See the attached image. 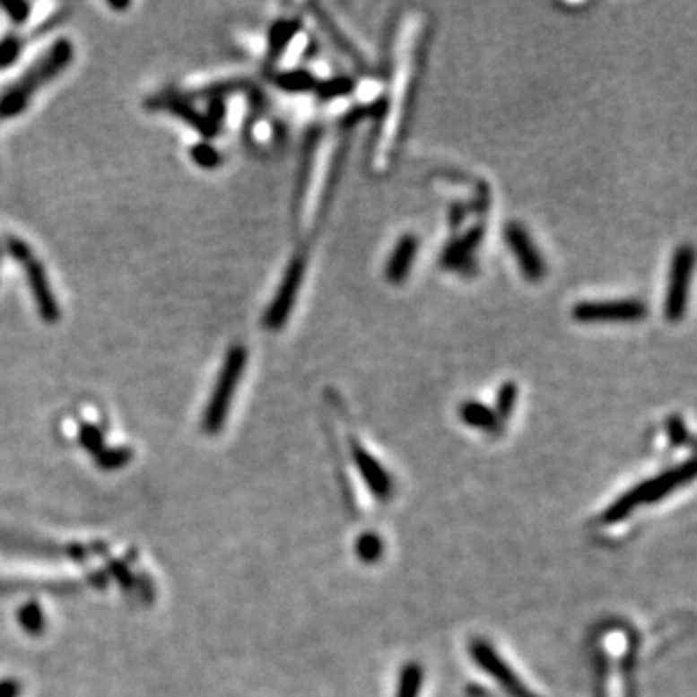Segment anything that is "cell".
<instances>
[{
  "label": "cell",
  "mask_w": 697,
  "mask_h": 697,
  "mask_svg": "<svg viewBox=\"0 0 697 697\" xmlns=\"http://www.w3.org/2000/svg\"><path fill=\"white\" fill-rule=\"evenodd\" d=\"M74 58V47L68 39H58L53 47L30 66L18 82H14L0 95V122L14 118L26 111L28 105L41 88L53 82L60 72L66 70Z\"/></svg>",
  "instance_id": "obj_1"
},
{
  "label": "cell",
  "mask_w": 697,
  "mask_h": 697,
  "mask_svg": "<svg viewBox=\"0 0 697 697\" xmlns=\"http://www.w3.org/2000/svg\"><path fill=\"white\" fill-rule=\"evenodd\" d=\"M695 475L693 459H688L686 463L678 465V467L660 473L653 479H647L633 486L632 491L622 494L618 500L606 508V511L601 516L603 523H618L626 519L630 513L638 508L640 504H653L658 500L667 498L672 491H676L684 483H690Z\"/></svg>",
  "instance_id": "obj_2"
},
{
  "label": "cell",
  "mask_w": 697,
  "mask_h": 697,
  "mask_svg": "<svg viewBox=\"0 0 697 697\" xmlns=\"http://www.w3.org/2000/svg\"><path fill=\"white\" fill-rule=\"evenodd\" d=\"M247 361H248V353L242 345H235L229 349L204 413V431L207 434H217L223 428L231 401L235 397L242 372L247 369Z\"/></svg>",
  "instance_id": "obj_3"
},
{
  "label": "cell",
  "mask_w": 697,
  "mask_h": 697,
  "mask_svg": "<svg viewBox=\"0 0 697 697\" xmlns=\"http://www.w3.org/2000/svg\"><path fill=\"white\" fill-rule=\"evenodd\" d=\"M6 250L22 264L39 316L45 322L55 324L60 318V310H58V302L55 299L53 287L48 283L43 264L38 260V256L31 252L28 244L22 242L20 239H14V237L6 239Z\"/></svg>",
  "instance_id": "obj_4"
},
{
  "label": "cell",
  "mask_w": 697,
  "mask_h": 697,
  "mask_svg": "<svg viewBox=\"0 0 697 697\" xmlns=\"http://www.w3.org/2000/svg\"><path fill=\"white\" fill-rule=\"evenodd\" d=\"M693 272V248L690 244H682L672 256L670 279L665 297V318L668 322H680L686 316L690 285Z\"/></svg>",
  "instance_id": "obj_5"
},
{
  "label": "cell",
  "mask_w": 697,
  "mask_h": 697,
  "mask_svg": "<svg viewBox=\"0 0 697 697\" xmlns=\"http://www.w3.org/2000/svg\"><path fill=\"white\" fill-rule=\"evenodd\" d=\"M647 316L645 302L638 299L620 301H583L571 309V318L578 322H640Z\"/></svg>",
  "instance_id": "obj_6"
},
{
  "label": "cell",
  "mask_w": 697,
  "mask_h": 697,
  "mask_svg": "<svg viewBox=\"0 0 697 697\" xmlns=\"http://www.w3.org/2000/svg\"><path fill=\"white\" fill-rule=\"evenodd\" d=\"M304 270H307V262H304V258H301V256L292 258L285 270V275L281 279L275 297L270 302V307H267L264 316V326L267 329H272V332H277V329L283 327L285 322L289 320L302 285Z\"/></svg>",
  "instance_id": "obj_7"
},
{
  "label": "cell",
  "mask_w": 697,
  "mask_h": 697,
  "mask_svg": "<svg viewBox=\"0 0 697 697\" xmlns=\"http://www.w3.org/2000/svg\"><path fill=\"white\" fill-rule=\"evenodd\" d=\"M469 653L479 668H483L486 675H491L511 697H535L529 688L523 686L516 672L504 663V658L494 651L491 643L484 640H473L469 645Z\"/></svg>",
  "instance_id": "obj_8"
},
{
  "label": "cell",
  "mask_w": 697,
  "mask_h": 697,
  "mask_svg": "<svg viewBox=\"0 0 697 697\" xmlns=\"http://www.w3.org/2000/svg\"><path fill=\"white\" fill-rule=\"evenodd\" d=\"M504 239L513 256H516L523 277L531 281V283H539V281L546 275V266L541 252L536 250L533 239L529 237V232L519 223H508L504 231Z\"/></svg>",
  "instance_id": "obj_9"
},
{
  "label": "cell",
  "mask_w": 697,
  "mask_h": 697,
  "mask_svg": "<svg viewBox=\"0 0 697 697\" xmlns=\"http://www.w3.org/2000/svg\"><path fill=\"white\" fill-rule=\"evenodd\" d=\"M351 456L354 459V467L359 469L370 492H374L378 500H389L391 492H394V481H391V475L382 467V463L359 442H354V440H351Z\"/></svg>",
  "instance_id": "obj_10"
},
{
  "label": "cell",
  "mask_w": 697,
  "mask_h": 697,
  "mask_svg": "<svg viewBox=\"0 0 697 697\" xmlns=\"http://www.w3.org/2000/svg\"><path fill=\"white\" fill-rule=\"evenodd\" d=\"M417 250H419V240L414 235H403L397 240L396 248L391 252L389 260L386 264V279L389 283L399 285L407 279L414 262V256H417Z\"/></svg>",
  "instance_id": "obj_11"
},
{
  "label": "cell",
  "mask_w": 697,
  "mask_h": 697,
  "mask_svg": "<svg viewBox=\"0 0 697 697\" xmlns=\"http://www.w3.org/2000/svg\"><path fill=\"white\" fill-rule=\"evenodd\" d=\"M483 240V227H473L469 232L457 240H454L446 248L442 256V266L448 270H465V266L471 264V254L479 247Z\"/></svg>",
  "instance_id": "obj_12"
},
{
  "label": "cell",
  "mask_w": 697,
  "mask_h": 697,
  "mask_svg": "<svg viewBox=\"0 0 697 697\" xmlns=\"http://www.w3.org/2000/svg\"><path fill=\"white\" fill-rule=\"evenodd\" d=\"M459 419L465 424H469L473 428H481V431H488V432H498L500 423H502L498 419L494 409L484 405L481 401H473V399L461 403Z\"/></svg>",
  "instance_id": "obj_13"
},
{
  "label": "cell",
  "mask_w": 697,
  "mask_h": 697,
  "mask_svg": "<svg viewBox=\"0 0 697 697\" xmlns=\"http://www.w3.org/2000/svg\"><path fill=\"white\" fill-rule=\"evenodd\" d=\"M301 22L299 20H279L270 30V57H277L285 51V47L292 41L299 33Z\"/></svg>",
  "instance_id": "obj_14"
},
{
  "label": "cell",
  "mask_w": 697,
  "mask_h": 697,
  "mask_svg": "<svg viewBox=\"0 0 697 697\" xmlns=\"http://www.w3.org/2000/svg\"><path fill=\"white\" fill-rule=\"evenodd\" d=\"M275 83L281 90L291 91V93H302V91H312L316 90V78L310 74L309 70H291L279 74Z\"/></svg>",
  "instance_id": "obj_15"
},
{
  "label": "cell",
  "mask_w": 697,
  "mask_h": 697,
  "mask_svg": "<svg viewBox=\"0 0 697 697\" xmlns=\"http://www.w3.org/2000/svg\"><path fill=\"white\" fill-rule=\"evenodd\" d=\"M423 667L417 663H409L405 668H401L396 697H419L423 688Z\"/></svg>",
  "instance_id": "obj_16"
},
{
  "label": "cell",
  "mask_w": 697,
  "mask_h": 697,
  "mask_svg": "<svg viewBox=\"0 0 697 697\" xmlns=\"http://www.w3.org/2000/svg\"><path fill=\"white\" fill-rule=\"evenodd\" d=\"M354 553L359 554L364 564H374L384 554V541L376 533H364L354 545Z\"/></svg>",
  "instance_id": "obj_17"
},
{
  "label": "cell",
  "mask_w": 697,
  "mask_h": 697,
  "mask_svg": "<svg viewBox=\"0 0 697 697\" xmlns=\"http://www.w3.org/2000/svg\"><path fill=\"white\" fill-rule=\"evenodd\" d=\"M132 459V449L130 448H125V446H118V448H103L100 454L95 456V461L97 465L103 471H117V469H122L125 465H128V461Z\"/></svg>",
  "instance_id": "obj_18"
},
{
  "label": "cell",
  "mask_w": 697,
  "mask_h": 697,
  "mask_svg": "<svg viewBox=\"0 0 697 697\" xmlns=\"http://www.w3.org/2000/svg\"><path fill=\"white\" fill-rule=\"evenodd\" d=\"M354 90V82L349 76H335L332 80L318 82L316 91L320 100H335V97L349 95Z\"/></svg>",
  "instance_id": "obj_19"
},
{
  "label": "cell",
  "mask_w": 697,
  "mask_h": 697,
  "mask_svg": "<svg viewBox=\"0 0 697 697\" xmlns=\"http://www.w3.org/2000/svg\"><path fill=\"white\" fill-rule=\"evenodd\" d=\"M20 626L31 635H38L45 630V614L38 603H28L20 608L18 613Z\"/></svg>",
  "instance_id": "obj_20"
},
{
  "label": "cell",
  "mask_w": 697,
  "mask_h": 697,
  "mask_svg": "<svg viewBox=\"0 0 697 697\" xmlns=\"http://www.w3.org/2000/svg\"><path fill=\"white\" fill-rule=\"evenodd\" d=\"M518 403V384L516 382H504L498 389L496 396V409L494 413L498 414L500 421H506L510 414L516 409Z\"/></svg>",
  "instance_id": "obj_21"
},
{
  "label": "cell",
  "mask_w": 697,
  "mask_h": 697,
  "mask_svg": "<svg viewBox=\"0 0 697 697\" xmlns=\"http://www.w3.org/2000/svg\"><path fill=\"white\" fill-rule=\"evenodd\" d=\"M80 444L85 451H90L91 456H97L105 448L103 432L95 424H82L80 426Z\"/></svg>",
  "instance_id": "obj_22"
},
{
  "label": "cell",
  "mask_w": 697,
  "mask_h": 697,
  "mask_svg": "<svg viewBox=\"0 0 697 697\" xmlns=\"http://www.w3.org/2000/svg\"><path fill=\"white\" fill-rule=\"evenodd\" d=\"M665 428H667V434H668V440H670L672 446H684V444L690 442V431L680 414H670L665 423Z\"/></svg>",
  "instance_id": "obj_23"
},
{
  "label": "cell",
  "mask_w": 697,
  "mask_h": 697,
  "mask_svg": "<svg viewBox=\"0 0 697 697\" xmlns=\"http://www.w3.org/2000/svg\"><path fill=\"white\" fill-rule=\"evenodd\" d=\"M22 39L18 35H8L6 39L0 41V68H8L22 53Z\"/></svg>",
  "instance_id": "obj_24"
},
{
  "label": "cell",
  "mask_w": 697,
  "mask_h": 697,
  "mask_svg": "<svg viewBox=\"0 0 697 697\" xmlns=\"http://www.w3.org/2000/svg\"><path fill=\"white\" fill-rule=\"evenodd\" d=\"M0 8L6 12L8 20L14 23V26H23V23L28 22L31 12V4L22 3V0H14V3H0Z\"/></svg>",
  "instance_id": "obj_25"
},
{
  "label": "cell",
  "mask_w": 697,
  "mask_h": 697,
  "mask_svg": "<svg viewBox=\"0 0 697 697\" xmlns=\"http://www.w3.org/2000/svg\"><path fill=\"white\" fill-rule=\"evenodd\" d=\"M192 157H194V161L202 167H213L215 163H219V153L213 148H210L207 144L196 145V148L192 150Z\"/></svg>",
  "instance_id": "obj_26"
},
{
  "label": "cell",
  "mask_w": 697,
  "mask_h": 697,
  "mask_svg": "<svg viewBox=\"0 0 697 697\" xmlns=\"http://www.w3.org/2000/svg\"><path fill=\"white\" fill-rule=\"evenodd\" d=\"M109 568H111V576L120 583V587L130 589V587L134 585L132 571L125 564H120V562H111V566Z\"/></svg>",
  "instance_id": "obj_27"
},
{
  "label": "cell",
  "mask_w": 697,
  "mask_h": 697,
  "mask_svg": "<svg viewBox=\"0 0 697 697\" xmlns=\"http://www.w3.org/2000/svg\"><path fill=\"white\" fill-rule=\"evenodd\" d=\"M22 684L18 680H3L0 682V697H20Z\"/></svg>",
  "instance_id": "obj_28"
}]
</instances>
